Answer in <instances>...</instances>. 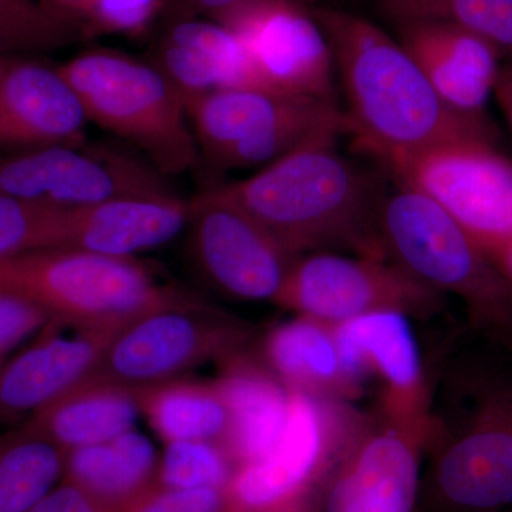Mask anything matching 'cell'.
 Wrapping results in <instances>:
<instances>
[{
    "instance_id": "6da1fadb",
    "label": "cell",
    "mask_w": 512,
    "mask_h": 512,
    "mask_svg": "<svg viewBox=\"0 0 512 512\" xmlns=\"http://www.w3.org/2000/svg\"><path fill=\"white\" fill-rule=\"evenodd\" d=\"M311 9L345 87L352 133L367 150L389 164L454 141L493 143L485 116L444 103L400 42L355 13Z\"/></svg>"
},
{
    "instance_id": "7a4b0ae2",
    "label": "cell",
    "mask_w": 512,
    "mask_h": 512,
    "mask_svg": "<svg viewBox=\"0 0 512 512\" xmlns=\"http://www.w3.org/2000/svg\"><path fill=\"white\" fill-rule=\"evenodd\" d=\"M335 141H312L220 188L293 255L350 251L386 258L377 231L383 194L338 153Z\"/></svg>"
},
{
    "instance_id": "3957f363",
    "label": "cell",
    "mask_w": 512,
    "mask_h": 512,
    "mask_svg": "<svg viewBox=\"0 0 512 512\" xmlns=\"http://www.w3.org/2000/svg\"><path fill=\"white\" fill-rule=\"evenodd\" d=\"M383 254L440 293H453L470 318L512 349V288L483 249L437 202L400 184L377 212Z\"/></svg>"
},
{
    "instance_id": "277c9868",
    "label": "cell",
    "mask_w": 512,
    "mask_h": 512,
    "mask_svg": "<svg viewBox=\"0 0 512 512\" xmlns=\"http://www.w3.org/2000/svg\"><path fill=\"white\" fill-rule=\"evenodd\" d=\"M0 292L35 302L53 322L89 330H119L144 313L194 298L158 281L136 258L73 248L0 259Z\"/></svg>"
},
{
    "instance_id": "5b68a950",
    "label": "cell",
    "mask_w": 512,
    "mask_h": 512,
    "mask_svg": "<svg viewBox=\"0 0 512 512\" xmlns=\"http://www.w3.org/2000/svg\"><path fill=\"white\" fill-rule=\"evenodd\" d=\"M59 70L82 100L87 119L136 148L165 177L197 167L201 156L187 106L154 64L96 49Z\"/></svg>"
},
{
    "instance_id": "8992f818",
    "label": "cell",
    "mask_w": 512,
    "mask_h": 512,
    "mask_svg": "<svg viewBox=\"0 0 512 512\" xmlns=\"http://www.w3.org/2000/svg\"><path fill=\"white\" fill-rule=\"evenodd\" d=\"M291 392L278 443L232 470L224 512H308L316 487L330 468L342 466L372 421L348 402Z\"/></svg>"
},
{
    "instance_id": "52a82bcc",
    "label": "cell",
    "mask_w": 512,
    "mask_h": 512,
    "mask_svg": "<svg viewBox=\"0 0 512 512\" xmlns=\"http://www.w3.org/2000/svg\"><path fill=\"white\" fill-rule=\"evenodd\" d=\"M200 156L224 170L266 167L315 140L352 133L335 101L231 87L187 106Z\"/></svg>"
},
{
    "instance_id": "ba28073f",
    "label": "cell",
    "mask_w": 512,
    "mask_h": 512,
    "mask_svg": "<svg viewBox=\"0 0 512 512\" xmlns=\"http://www.w3.org/2000/svg\"><path fill=\"white\" fill-rule=\"evenodd\" d=\"M252 336L249 323L194 296L144 313L117 330L92 377L136 392L248 349Z\"/></svg>"
},
{
    "instance_id": "9c48e42d",
    "label": "cell",
    "mask_w": 512,
    "mask_h": 512,
    "mask_svg": "<svg viewBox=\"0 0 512 512\" xmlns=\"http://www.w3.org/2000/svg\"><path fill=\"white\" fill-rule=\"evenodd\" d=\"M0 194L76 210L123 197L177 194L146 158L107 144L0 153Z\"/></svg>"
},
{
    "instance_id": "30bf717a",
    "label": "cell",
    "mask_w": 512,
    "mask_h": 512,
    "mask_svg": "<svg viewBox=\"0 0 512 512\" xmlns=\"http://www.w3.org/2000/svg\"><path fill=\"white\" fill-rule=\"evenodd\" d=\"M441 296L389 259L313 252L292 266L275 303L336 326L382 311L427 318L443 308Z\"/></svg>"
},
{
    "instance_id": "8fae6325",
    "label": "cell",
    "mask_w": 512,
    "mask_h": 512,
    "mask_svg": "<svg viewBox=\"0 0 512 512\" xmlns=\"http://www.w3.org/2000/svg\"><path fill=\"white\" fill-rule=\"evenodd\" d=\"M389 167L400 184L437 202L485 254L512 239V161L491 141L441 144Z\"/></svg>"
},
{
    "instance_id": "7c38bea8",
    "label": "cell",
    "mask_w": 512,
    "mask_h": 512,
    "mask_svg": "<svg viewBox=\"0 0 512 512\" xmlns=\"http://www.w3.org/2000/svg\"><path fill=\"white\" fill-rule=\"evenodd\" d=\"M188 245L212 288L237 301L275 302L293 255L220 187L190 201Z\"/></svg>"
},
{
    "instance_id": "4fadbf2b",
    "label": "cell",
    "mask_w": 512,
    "mask_h": 512,
    "mask_svg": "<svg viewBox=\"0 0 512 512\" xmlns=\"http://www.w3.org/2000/svg\"><path fill=\"white\" fill-rule=\"evenodd\" d=\"M456 426L436 419L441 495L467 512H498L512 505V382L485 383Z\"/></svg>"
},
{
    "instance_id": "5bb4252c",
    "label": "cell",
    "mask_w": 512,
    "mask_h": 512,
    "mask_svg": "<svg viewBox=\"0 0 512 512\" xmlns=\"http://www.w3.org/2000/svg\"><path fill=\"white\" fill-rule=\"evenodd\" d=\"M244 47L266 90L333 101L335 60L303 0H245L218 20Z\"/></svg>"
},
{
    "instance_id": "9a60e30c",
    "label": "cell",
    "mask_w": 512,
    "mask_h": 512,
    "mask_svg": "<svg viewBox=\"0 0 512 512\" xmlns=\"http://www.w3.org/2000/svg\"><path fill=\"white\" fill-rule=\"evenodd\" d=\"M410 319L402 312H373L333 328L353 386L360 392L367 380L379 384L384 419L433 431L429 386Z\"/></svg>"
},
{
    "instance_id": "2e32d148",
    "label": "cell",
    "mask_w": 512,
    "mask_h": 512,
    "mask_svg": "<svg viewBox=\"0 0 512 512\" xmlns=\"http://www.w3.org/2000/svg\"><path fill=\"white\" fill-rule=\"evenodd\" d=\"M433 431L370 421L330 485L328 512H413L420 453Z\"/></svg>"
},
{
    "instance_id": "e0dca14e",
    "label": "cell",
    "mask_w": 512,
    "mask_h": 512,
    "mask_svg": "<svg viewBox=\"0 0 512 512\" xmlns=\"http://www.w3.org/2000/svg\"><path fill=\"white\" fill-rule=\"evenodd\" d=\"M87 123L82 100L59 67L5 57L0 70V153L86 144Z\"/></svg>"
},
{
    "instance_id": "ac0fdd59",
    "label": "cell",
    "mask_w": 512,
    "mask_h": 512,
    "mask_svg": "<svg viewBox=\"0 0 512 512\" xmlns=\"http://www.w3.org/2000/svg\"><path fill=\"white\" fill-rule=\"evenodd\" d=\"M50 322L28 349L0 372V420L32 416L37 410L86 382L96 372L117 330L77 329L72 336Z\"/></svg>"
},
{
    "instance_id": "d6986e66",
    "label": "cell",
    "mask_w": 512,
    "mask_h": 512,
    "mask_svg": "<svg viewBox=\"0 0 512 512\" xmlns=\"http://www.w3.org/2000/svg\"><path fill=\"white\" fill-rule=\"evenodd\" d=\"M190 201L178 194L123 197L63 210L59 247L136 258L164 247L187 228Z\"/></svg>"
},
{
    "instance_id": "ffe728a7",
    "label": "cell",
    "mask_w": 512,
    "mask_h": 512,
    "mask_svg": "<svg viewBox=\"0 0 512 512\" xmlns=\"http://www.w3.org/2000/svg\"><path fill=\"white\" fill-rule=\"evenodd\" d=\"M150 63L170 80L185 106L221 89H264L237 37L210 19L165 18Z\"/></svg>"
},
{
    "instance_id": "44dd1931",
    "label": "cell",
    "mask_w": 512,
    "mask_h": 512,
    "mask_svg": "<svg viewBox=\"0 0 512 512\" xmlns=\"http://www.w3.org/2000/svg\"><path fill=\"white\" fill-rule=\"evenodd\" d=\"M400 45L444 103L467 116L484 117L501 67L493 46L467 30L440 22L403 23Z\"/></svg>"
},
{
    "instance_id": "7402d4cb",
    "label": "cell",
    "mask_w": 512,
    "mask_h": 512,
    "mask_svg": "<svg viewBox=\"0 0 512 512\" xmlns=\"http://www.w3.org/2000/svg\"><path fill=\"white\" fill-rule=\"evenodd\" d=\"M220 363L215 383L228 409V429L220 446L235 468L266 456L278 443L292 392L248 349Z\"/></svg>"
},
{
    "instance_id": "603a6c76",
    "label": "cell",
    "mask_w": 512,
    "mask_h": 512,
    "mask_svg": "<svg viewBox=\"0 0 512 512\" xmlns=\"http://www.w3.org/2000/svg\"><path fill=\"white\" fill-rule=\"evenodd\" d=\"M258 357L293 392L340 402L359 393L343 370L335 328L308 316L269 330Z\"/></svg>"
},
{
    "instance_id": "cb8c5ba5",
    "label": "cell",
    "mask_w": 512,
    "mask_h": 512,
    "mask_svg": "<svg viewBox=\"0 0 512 512\" xmlns=\"http://www.w3.org/2000/svg\"><path fill=\"white\" fill-rule=\"evenodd\" d=\"M156 448L130 430L116 439L67 451L66 483L80 488L103 510L127 512L158 485Z\"/></svg>"
},
{
    "instance_id": "d4e9b609",
    "label": "cell",
    "mask_w": 512,
    "mask_h": 512,
    "mask_svg": "<svg viewBox=\"0 0 512 512\" xmlns=\"http://www.w3.org/2000/svg\"><path fill=\"white\" fill-rule=\"evenodd\" d=\"M140 412L134 390L90 377L33 413L25 426L67 453L133 430Z\"/></svg>"
},
{
    "instance_id": "484cf974",
    "label": "cell",
    "mask_w": 512,
    "mask_h": 512,
    "mask_svg": "<svg viewBox=\"0 0 512 512\" xmlns=\"http://www.w3.org/2000/svg\"><path fill=\"white\" fill-rule=\"evenodd\" d=\"M140 410L165 443L212 441L221 444L228 409L215 382L174 379L136 390Z\"/></svg>"
},
{
    "instance_id": "4316f807",
    "label": "cell",
    "mask_w": 512,
    "mask_h": 512,
    "mask_svg": "<svg viewBox=\"0 0 512 512\" xmlns=\"http://www.w3.org/2000/svg\"><path fill=\"white\" fill-rule=\"evenodd\" d=\"M66 451L29 427L0 434V512H29L64 476Z\"/></svg>"
},
{
    "instance_id": "83f0119b",
    "label": "cell",
    "mask_w": 512,
    "mask_h": 512,
    "mask_svg": "<svg viewBox=\"0 0 512 512\" xmlns=\"http://www.w3.org/2000/svg\"><path fill=\"white\" fill-rule=\"evenodd\" d=\"M399 25L440 22L473 33L512 63V0H380Z\"/></svg>"
},
{
    "instance_id": "f1b7e54d",
    "label": "cell",
    "mask_w": 512,
    "mask_h": 512,
    "mask_svg": "<svg viewBox=\"0 0 512 512\" xmlns=\"http://www.w3.org/2000/svg\"><path fill=\"white\" fill-rule=\"evenodd\" d=\"M83 39L82 26L40 0H0V57L53 52Z\"/></svg>"
},
{
    "instance_id": "f546056e",
    "label": "cell",
    "mask_w": 512,
    "mask_h": 512,
    "mask_svg": "<svg viewBox=\"0 0 512 512\" xmlns=\"http://www.w3.org/2000/svg\"><path fill=\"white\" fill-rule=\"evenodd\" d=\"M232 470L234 467L220 444L175 441L165 447L158 470V484L165 490H224Z\"/></svg>"
},
{
    "instance_id": "4dcf8cb0",
    "label": "cell",
    "mask_w": 512,
    "mask_h": 512,
    "mask_svg": "<svg viewBox=\"0 0 512 512\" xmlns=\"http://www.w3.org/2000/svg\"><path fill=\"white\" fill-rule=\"evenodd\" d=\"M62 212L0 194V259L57 248Z\"/></svg>"
},
{
    "instance_id": "1f68e13d",
    "label": "cell",
    "mask_w": 512,
    "mask_h": 512,
    "mask_svg": "<svg viewBox=\"0 0 512 512\" xmlns=\"http://www.w3.org/2000/svg\"><path fill=\"white\" fill-rule=\"evenodd\" d=\"M167 0H92L83 19L86 37L147 35L163 18Z\"/></svg>"
},
{
    "instance_id": "d6a6232c",
    "label": "cell",
    "mask_w": 512,
    "mask_h": 512,
    "mask_svg": "<svg viewBox=\"0 0 512 512\" xmlns=\"http://www.w3.org/2000/svg\"><path fill=\"white\" fill-rule=\"evenodd\" d=\"M50 322L49 313L35 302L16 293L0 292V353L6 355Z\"/></svg>"
},
{
    "instance_id": "836d02e7",
    "label": "cell",
    "mask_w": 512,
    "mask_h": 512,
    "mask_svg": "<svg viewBox=\"0 0 512 512\" xmlns=\"http://www.w3.org/2000/svg\"><path fill=\"white\" fill-rule=\"evenodd\" d=\"M127 512H224V490H165L158 485Z\"/></svg>"
},
{
    "instance_id": "e575fe53",
    "label": "cell",
    "mask_w": 512,
    "mask_h": 512,
    "mask_svg": "<svg viewBox=\"0 0 512 512\" xmlns=\"http://www.w3.org/2000/svg\"><path fill=\"white\" fill-rule=\"evenodd\" d=\"M100 507L80 488L64 483L53 488L29 512H99Z\"/></svg>"
},
{
    "instance_id": "d590c367",
    "label": "cell",
    "mask_w": 512,
    "mask_h": 512,
    "mask_svg": "<svg viewBox=\"0 0 512 512\" xmlns=\"http://www.w3.org/2000/svg\"><path fill=\"white\" fill-rule=\"evenodd\" d=\"M493 93L512 128V63L500 67Z\"/></svg>"
},
{
    "instance_id": "8d00e7d4",
    "label": "cell",
    "mask_w": 512,
    "mask_h": 512,
    "mask_svg": "<svg viewBox=\"0 0 512 512\" xmlns=\"http://www.w3.org/2000/svg\"><path fill=\"white\" fill-rule=\"evenodd\" d=\"M40 2L46 5L47 8L55 10L59 15L64 16V18L73 20L74 23L82 26L83 29V19L92 0H40Z\"/></svg>"
},
{
    "instance_id": "74e56055",
    "label": "cell",
    "mask_w": 512,
    "mask_h": 512,
    "mask_svg": "<svg viewBox=\"0 0 512 512\" xmlns=\"http://www.w3.org/2000/svg\"><path fill=\"white\" fill-rule=\"evenodd\" d=\"M487 255L512 288V239L491 249Z\"/></svg>"
},
{
    "instance_id": "f35d334b",
    "label": "cell",
    "mask_w": 512,
    "mask_h": 512,
    "mask_svg": "<svg viewBox=\"0 0 512 512\" xmlns=\"http://www.w3.org/2000/svg\"><path fill=\"white\" fill-rule=\"evenodd\" d=\"M3 366H5V355L0 353V372H2Z\"/></svg>"
},
{
    "instance_id": "ab89813d",
    "label": "cell",
    "mask_w": 512,
    "mask_h": 512,
    "mask_svg": "<svg viewBox=\"0 0 512 512\" xmlns=\"http://www.w3.org/2000/svg\"><path fill=\"white\" fill-rule=\"evenodd\" d=\"M3 60H5V57H0V70H2Z\"/></svg>"
},
{
    "instance_id": "60d3db41",
    "label": "cell",
    "mask_w": 512,
    "mask_h": 512,
    "mask_svg": "<svg viewBox=\"0 0 512 512\" xmlns=\"http://www.w3.org/2000/svg\"><path fill=\"white\" fill-rule=\"evenodd\" d=\"M99 512H111V511L103 510V508H100Z\"/></svg>"
},
{
    "instance_id": "b9f144b4",
    "label": "cell",
    "mask_w": 512,
    "mask_h": 512,
    "mask_svg": "<svg viewBox=\"0 0 512 512\" xmlns=\"http://www.w3.org/2000/svg\"><path fill=\"white\" fill-rule=\"evenodd\" d=\"M303 2H305V0H303Z\"/></svg>"
},
{
    "instance_id": "7bdbcfd3",
    "label": "cell",
    "mask_w": 512,
    "mask_h": 512,
    "mask_svg": "<svg viewBox=\"0 0 512 512\" xmlns=\"http://www.w3.org/2000/svg\"><path fill=\"white\" fill-rule=\"evenodd\" d=\"M305 2H306V0H305Z\"/></svg>"
}]
</instances>
